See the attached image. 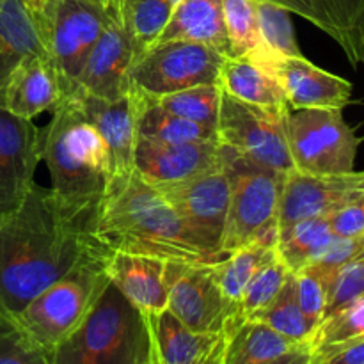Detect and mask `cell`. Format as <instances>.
I'll return each instance as SVG.
<instances>
[{
  "label": "cell",
  "mask_w": 364,
  "mask_h": 364,
  "mask_svg": "<svg viewBox=\"0 0 364 364\" xmlns=\"http://www.w3.org/2000/svg\"><path fill=\"white\" fill-rule=\"evenodd\" d=\"M98 205L68 201L52 187L34 185L23 205L0 219V316H14L70 272L95 237Z\"/></svg>",
  "instance_id": "cell-1"
},
{
  "label": "cell",
  "mask_w": 364,
  "mask_h": 364,
  "mask_svg": "<svg viewBox=\"0 0 364 364\" xmlns=\"http://www.w3.org/2000/svg\"><path fill=\"white\" fill-rule=\"evenodd\" d=\"M95 237L112 252L155 256L166 262H220L135 171L110 181L98 205Z\"/></svg>",
  "instance_id": "cell-2"
},
{
  "label": "cell",
  "mask_w": 364,
  "mask_h": 364,
  "mask_svg": "<svg viewBox=\"0 0 364 364\" xmlns=\"http://www.w3.org/2000/svg\"><path fill=\"white\" fill-rule=\"evenodd\" d=\"M41 128V160L52 178V188L68 201L100 205L114 167L102 135L75 95L64 96Z\"/></svg>",
  "instance_id": "cell-3"
},
{
  "label": "cell",
  "mask_w": 364,
  "mask_h": 364,
  "mask_svg": "<svg viewBox=\"0 0 364 364\" xmlns=\"http://www.w3.org/2000/svg\"><path fill=\"white\" fill-rule=\"evenodd\" d=\"M112 251L96 245L63 277L32 299L13 323L46 355H52L91 313L110 284L109 258Z\"/></svg>",
  "instance_id": "cell-4"
},
{
  "label": "cell",
  "mask_w": 364,
  "mask_h": 364,
  "mask_svg": "<svg viewBox=\"0 0 364 364\" xmlns=\"http://www.w3.org/2000/svg\"><path fill=\"white\" fill-rule=\"evenodd\" d=\"M155 352L149 318L112 283L77 331L53 350L52 364H144Z\"/></svg>",
  "instance_id": "cell-5"
},
{
  "label": "cell",
  "mask_w": 364,
  "mask_h": 364,
  "mask_svg": "<svg viewBox=\"0 0 364 364\" xmlns=\"http://www.w3.org/2000/svg\"><path fill=\"white\" fill-rule=\"evenodd\" d=\"M224 169L230 176V208L220 252L228 256L256 240L277 242L284 174L251 162L228 146Z\"/></svg>",
  "instance_id": "cell-6"
},
{
  "label": "cell",
  "mask_w": 364,
  "mask_h": 364,
  "mask_svg": "<svg viewBox=\"0 0 364 364\" xmlns=\"http://www.w3.org/2000/svg\"><path fill=\"white\" fill-rule=\"evenodd\" d=\"M287 139L299 173L334 176L355 171L359 139L338 109L290 110Z\"/></svg>",
  "instance_id": "cell-7"
},
{
  "label": "cell",
  "mask_w": 364,
  "mask_h": 364,
  "mask_svg": "<svg viewBox=\"0 0 364 364\" xmlns=\"http://www.w3.org/2000/svg\"><path fill=\"white\" fill-rule=\"evenodd\" d=\"M109 21L103 0H50L43 18V34L64 92L73 95L87 55Z\"/></svg>",
  "instance_id": "cell-8"
},
{
  "label": "cell",
  "mask_w": 364,
  "mask_h": 364,
  "mask_svg": "<svg viewBox=\"0 0 364 364\" xmlns=\"http://www.w3.org/2000/svg\"><path fill=\"white\" fill-rule=\"evenodd\" d=\"M223 63V53L203 43H155L135 59L130 85L146 96H164L196 85L219 84Z\"/></svg>",
  "instance_id": "cell-9"
},
{
  "label": "cell",
  "mask_w": 364,
  "mask_h": 364,
  "mask_svg": "<svg viewBox=\"0 0 364 364\" xmlns=\"http://www.w3.org/2000/svg\"><path fill=\"white\" fill-rule=\"evenodd\" d=\"M167 311L188 329L203 334H224L244 318L237 304L224 295L215 263L166 262Z\"/></svg>",
  "instance_id": "cell-10"
},
{
  "label": "cell",
  "mask_w": 364,
  "mask_h": 364,
  "mask_svg": "<svg viewBox=\"0 0 364 364\" xmlns=\"http://www.w3.org/2000/svg\"><path fill=\"white\" fill-rule=\"evenodd\" d=\"M288 114L247 105L223 92L217 137L251 162L287 174L294 171L287 139Z\"/></svg>",
  "instance_id": "cell-11"
},
{
  "label": "cell",
  "mask_w": 364,
  "mask_h": 364,
  "mask_svg": "<svg viewBox=\"0 0 364 364\" xmlns=\"http://www.w3.org/2000/svg\"><path fill=\"white\" fill-rule=\"evenodd\" d=\"M155 188L191 228L203 247L223 259L226 255L220 252V240L230 208V176L224 169V159L219 167L206 173Z\"/></svg>",
  "instance_id": "cell-12"
},
{
  "label": "cell",
  "mask_w": 364,
  "mask_h": 364,
  "mask_svg": "<svg viewBox=\"0 0 364 364\" xmlns=\"http://www.w3.org/2000/svg\"><path fill=\"white\" fill-rule=\"evenodd\" d=\"M39 162L41 128L0 107V219L23 205Z\"/></svg>",
  "instance_id": "cell-13"
},
{
  "label": "cell",
  "mask_w": 364,
  "mask_h": 364,
  "mask_svg": "<svg viewBox=\"0 0 364 364\" xmlns=\"http://www.w3.org/2000/svg\"><path fill=\"white\" fill-rule=\"evenodd\" d=\"M364 194V171L334 176L290 171L284 174L277 230L311 217H329L347 203Z\"/></svg>",
  "instance_id": "cell-14"
},
{
  "label": "cell",
  "mask_w": 364,
  "mask_h": 364,
  "mask_svg": "<svg viewBox=\"0 0 364 364\" xmlns=\"http://www.w3.org/2000/svg\"><path fill=\"white\" fill-rule=\"evenodd\" d=\"M252 55L262 59L279 80L290 110L338 109L350 103L352 84L338 75L322 70L304 55L276 57L252 50Z\"/></svg>",
  "instance_id": "cell-15"
},
{
  "label": "cell",
  "mask_w": 364,
  "mask_h": 364,
  "mask_svg": "<svg viewBox=\"0 0 364 364\" xmlns=\"http://www.w3.org/2000/svg\"><path fill=\"white\" fill-rule=\"evenodd\" d=\"M224 146L219 141L159 142L137 137L134 169L149 185H167L219 167Z\"/></svg>",
  "instance_id": "cell-16"
},
{
  "label": "cell",
  "mask_w": 364,
  "mask_h": 364,
  "mask_svg": "<svg viewBox=\"0 0 364 364\" xmlns=\"http://www.w3.org/2000/svg\"><path fill=\"white\" fill-rule=\"evenodd\" d=\"M135 59L137 55L130 38L109 9V21L82 68L77 91L102 100H117L128 95Z\"/></svg>",
  "instance_id": "cell-17"
},
{
  "label": "cell",
  "mask_w": 364,
  "mask_h": 364,
  "mask_svg": "<svg viewBox=\"0 0 364 364\" xmlns=\"http://www.w3.org/2000/svg\"><path fill=\"white\" fill-rule=\"evenodd\" d=\"M73 95L109 149L114 176L134 173V153L137 142L134 91L117 100H102L82 91H75Z\"/></svg>",
  "instance_id": "cell-18"
},
{
  "label": "cell",
  "mask_w": 364,
  "mask_h": 364,
  "mask_svg": "<svg viewBox=\"0 0 364 364\" xmlns=\"http://www.w3.org/2000/svg\"><path fill=\"white\" fill-rule=\"evenodd\" d=\"M64 85L48 53L28 57L11 75L2 98V109L23 119H34L53 110L64 100Z\"/></svg>",
  "instance_id": "cell-19"
},
{
  "label": "cell",
  "mask_w": 364,
  "mask_h": 364,
  "mask_svg": "<svg viewBox=\"0 0 364 364\" xmlns=\"http://www.w3.org/2000/svg\"><path fill=\"white\" fill-rule=\"evenodd\" d=\"M334 39L352 64H364V0H270Z\"/></svg>",
  "instance_id": "cell-20"
},
{
  "label": "cell",
  "mask_w": 364,
  "mask_h": 364,
  "mask_svg": "<svg viewBox=\"0 0 364 364\" xmlns=\"http://www.w3.org/2000/svg\"><path fill=\"white\" fill-rule=\"evenodd\" d=\"M107 270L110 283L146 316L166 311V259L114 251Z\"/></svg>",
  "instance_id": "cell-21"
},
{
  "label": "cell",
  "mask_w": 364,
  "mask_h": 364,
  "mask_svg": "<svg viewBox=\"0 0 364 364\" xmlns=\"http://www.w3.org/2000/svg\"><path fill=\"white\" fill-rule=\"evenodd\" d=\"M219 85L223 92L247 105L290 112L287 96L274 71L252 53L224 57Z\"/></svg>",
  "instance_id": "cell-22"
},
{
  "label": "cell",
  "mask_w": 364,
  "mask_h": 364,
  "mask_svg": "<svg viewBox=\"0 0 364 364\" xmlns=\"http://www.w3.org/2000/svg\"><path fill=\"white\" fill-rule=\"evenodd\" d=\"M38 53H48L45 34L25 0H0V107L11 75Z\"/></svg>",
  "instance_id": "cell-23"
},
{
  "label": "cell",
  "mask_w": 364,
  "mask_h": 364,
  "mask_svg": "<svg viewBox=\"0 0 364 364\" xmlns=\"http://www.w3.org/2000/svg\"><path fill=\"white\" fill-rule=\"evenodd\" d=\"M173 39L203 43L230 57L220 0H181L156 43Z\"/></svg>",
  "instance_id": "cell-24"
},
{
  "label": "cell",
  "mask_w": 364,
  "mask_h": 364,
  "mask_svg": "<svg viewBox=\"0 0 364 364\" xmlns=\"http://www.w3.org/2000/svg\"><path fill=\"white\" fill-rule=\"evenodd\" d=\"M224 358L223 364H269L281 355L294 352L302 347H311L297 343L283 336L267 323L252 318H240L224 333Z\"/></svg>",
  "instance_id": "cell-25"
},
{
  "label": "cell",
  "mask_w": 364,
  "mask_h": 364,
  "mask_svg": "<svg viewBox=\"0 0 364 364\" xmlns=\"http://www.w3.org/2000/svg\"><path fill=\"white\" fill-rule=\"evenodd\" d=\"M135 95V130L137 137L159 142L219 141L217 130L183 119L160 107L151 96L132 89Z\"/></svg>",
  "instance_id": "cell-26"
},
{
  "label": "cell",
  "mask_w": 364,
  "mask_h": 364,
  "mask_svg": "<svg viewBox=\"0 0 364 364\" xmlns=\"http://www.w3.org/2000/svg\"><path fill=\"white\" fill-rule=\"evenodd\" d=\"M148 318L160 364H185L192 361L210 350L223 338V334H203L188 329L167 309Z\"/></svg>",
  "instance_id": "cell-27"
},
{
  "label": "cell",
  "mask_w": 364,
  "mask_h": 364,
  "mask_svg": "<svg viewBox=\"0 0 364 364\" xmlns=\"http://www.w3.org/2000/svg\"><path fill=\"white\" fill-rule=\"evenodd\" d=\"M105 4L130 38L137 57L155 45L174 11L169 0H105Z\"/></svg>",
  "instance_id": "cell-28"
},
{
  "label": "cell",
  "mask_w": 364,
  "mask_h": 364,
  "mask_svg": "<svg viewBox=\"0 0 364 364\" xmlns=\"http://www.w3.org/2000/svg\"><path fill=\"white\" fill-rule=\"evenodd\" d=\"M334 238L329 217H311L277 230L276 249L290 272H297L318 259Z\"/></svg>",
  "instance_id": "cell-29"
},
{
  "label": "cell",
  "mask_w": 364,
  "mask_h": 364,
  "mask_svg": "<svg viewBox=\"0 0 364 364\" xmlns=\"http://www.w3.org/2000/svg\"><path fill=\"white\" fill-rule=\"evenodd\" d=\"M276 244L277 242L269 240L251 242V244L224 256L220 262H215L217 279H219L224 295L233 304L238 306L245 287L255 277V274L276 258Z\"/></svg>",
  "instance_id": "cell-30"
},
{
  "label": "cell",
  "mask_w": 364,
  "mask_h": 364,
  "mask_svg": "<svg viewBox=\"0 0 364 364\" xmlns=\"http://www.w3.org/2000/svg\"><path fill=\"white\" fill-rule=\"evenodd\" d=\"M249 318L267 323L274 331L290 338V340L297 341V343L311 345L313 336L316 333V327L306 318L301 306H299L294 272L288 276L287 283L283 284L277 297L265 309L249 316Z\"/></svg>",
  "instance_id": "cell-31"
},
{
  "label": "cell",
  "mask_w": 364,
  "mask_h": 364,
  "mask_svg": "<svg viewBox=\"0 0 364 364\" xmlns=\"http://www.w3.org/2000/svg\"><path fill=\"white\" fill-rule=\"evenodd\" d=\"M151 98L160 107L183 119L217 130L220 100H223V89L219 84L196 85V87L173 92V95L151 96Z\"/></svg>",
  "instance_id": "cell-32"
},
{
  "label": "cell",
  "mask_w": 364,
  "mask_h": 364,
  "mask_svg": "<svg viewBox=\"0 0 364 364\" xmlns=\"http://www.w3.org/2000/svg\"><path fill=\"white\" fill-rule=\"evenodd\" d=\"M258 18V50L276 57L302 55L290 11L270 0H255Z\"/></svg>",
  "instance_id": "cell-33"
},
{
  "label": "cell",
  "mask_w": 364,
  "mask_h": 364,
  "mask_svg": "<svg viewBox=\"0 0 364 364\" xmlns=\"http://www.w3.org/2000/svg\"><path fill=\"white\" fill-rule=\"evenodd\" d=\"M364 340V295L322 320L311 341L313 354L334 350Z\"/></svg>",
  "instance_id": "cell-34"
},
{
  "label": "cell",
  "mask_w": 364,
  "mask_h": 364,
  "mask_svg": "<svg viewBox=\"0 0 364 364\" xmlns=\"http://www.w3.org/2000/svg\"><path fill=\"white\" fill-rule=\"evenodd\" d=\"M230 57L247 55L258 48V18L255 0H220Z\"/></svg>",
  "instance_id": "cell-35"
},
{
  "label": "cell",
  "mask_w": 364,
  "mask_h": 364,
  "mask_svg": "<svg viewBox=\"0 0 364 364\" xmlns=\"http://www.w3.org/2000/svg\"><path fill=\"white\" fill-rule=\"evenodd\" d=\"M290 274V269L284 265L279 255L272 262L267 263L263 269H259L255 274V277L247 283L240 297V302H238L240 315L244 318H249V316L265 309L277 297V294L281 291L283 284L287 283Z\"/></svg>",
  "instance_id": "cell-36"
},
{
  "label": "cell",
  "mask_w": 364,
  "mask_h": 364,
  "mask_svg": "<svg viewBox=\"0 0 364 364\" xmlns=\"http://www.w3.org/2000/svg\"><path fill=\"white\" fill-rule=\"evenodd\" d=\"M364 295V252L341 267L327 287V306L323 320L347 308ZM322 323V322H320Z\"/></svg>",
  "instance_id": "cell-37"
},
{
  "label": "cell",
  "mask_w": 364,
  "mask_h": 364,
  "mask_svg": "<svg viewBox=\"0 0 364 364\" xmlns=\"http://www.w3.org/2000/svg\"><path fill=\"white\" fill-rule=\"evenodd\" d=\"M297 301L306 318L318 329L327 306V281L313 265L294 272Z\"/></svg>",
  "instance_id": "cell-38"
},
{
  "label": "cell",
  "mask_w": 364,
  "mask_h": 364,
  "mask_svg": "<svg viewBox=\"0 0 364 364\" xmlns=\"http://www.w3.org/2000/svg\"><path fill=\"white\" fill-rule=\"evenodd\" d=\"M0 364H52L13 322L0 316Z\"/></svg>",
  "instance_id": "cell-39"
},
{
  "label": "cell",
  "mask_w": 364,
  "mask_h": 364,
  "mask_svg": "<svg viewBox=\"0 0 364 364\" xmlns=\"http://www.w3.org/2000/svg\"><path fill=\"white\" fill-rule=\"evenodd\" d=\"M364 252V237L358 238H334L333 244L326 249L322 256L318 259L311 263L327 281V287H329V281L338 270L343 265H347L348 262L355 259L358 256H361Z\"/></svg>",
  "instance_id": "cell-40"
},
{
  "label": "cell",
  "mask_w": 364,
  "mask_h": 364,
  "mask_svg": "<svg viewBox=\"0 0 364 364\" xmlns=\"http://www.w3.org/2000/svg\"><path fill=\"white\" fill-rule=\"evenodd\" d=\"M329 226L338 238L364 237V194L331 213Z\"/></svg>",
  "instance_id": "cell-41"
},
{
  "label": "cell",
  "mask_w": 364,
  "mask_h": 364,
  "mask_svg": "<svg viewBox=\"0 0 364 364\" xmlns=\"http://www.w3.org/2000/svg\"><path fill=\"white\" fill-rule=\"evenodd\" d=\"M311 364H364V340L323 354H313Z\"/></svg>",
  "instance_id": "cell-42"
},
{
  "label": "cell",
  "mask_w": 364,
  "mask_h": 364,
  "mask_svg": "<svg viewBox=\"0 0 364 364\" xmlns=\"http://www.w3.org/2000/svg\"><path fill=\"white\" fill-rule=\"evenodd\" d=\"M224 345H226V340H224V334H223V338H220V340L217 341L210 350H206L205 354L198 355V358L185 364H223Z\"/></svg>",
  "instance_id": "cell-43"
},
{
  "label": "cell",
  "mask_w": 364,
  "mask_h": 364,
  "mask_svg": "<svg viewBox=\"0 0 364 364\" xmlns=\"http://www.w3.org/2000/svg\"><path fill=\"white\" fill-rule=\"evenodd\" d=\"M311 347H302L294 352L281 355L269 364H311Z\"/></svg>",
  "instance_id": "cell-44"
},
{
  "label": "cell",
  "mask_w": 364,
  "mask_h": 364,
  "mask_svg": "<svg viewBox=\"0 0 364 364\" xmlns=\"http://www.w3.org/2000/svg\"><path fill=\"white\" fill-rule=\"evenodd\" d=\"M25 4H27L28 9L32 11V14L36 16V20L39 21V27H41L43 18H45L46 7H48L50 0H25ZM41 31H43V28H41Z\"/></svg>",
  "instance_id": "cell-45"
},
{
  "label": "cell",
  "mask_w": 364,
  "mask_h": 364,
  "mask_svg": "<svg viewBox=\"0 0 364 364\" xmlns=\"http://www.w3.org/2000/svg\"><path fill=\"white\" fill-rule=\"evenodd\" d=\"M144 364H160V361H159V355H156V350L153 352V355H151V358H149L148 361H146Z\"/></svg>",
  "instance_id": "cell-46"
},
{
  "label": "cell",
  "mask_w": 364,
  "mask_h": 364,
  "mask_svg": "<svg viewBox=\"0 0 364 364\" xmlns=\"http://www.w3.org/2000/svg\"><path fill=\"white\" fill-rule=\"evenodd\" d=\"M169 2H171V6H173V7H176V6H178V4H180V2H181V0H169Z\"/></svg>",
  "instance_id": "cell-47"
},
{
  "label": "cell",
  "mask_w": 364,
  "mask_h": 364,
  "mask_svg": "<svg viewBox=\"0 0 364 364\" xmlns=\"http://www.w3.org/2000/svg\"><path fill=\"white\" fill-rule=\"evenodd\" d=\"M103 2H105V0H103Z\"/></svg>",
  "instance_id": "cell-48"
}]
</instances>
